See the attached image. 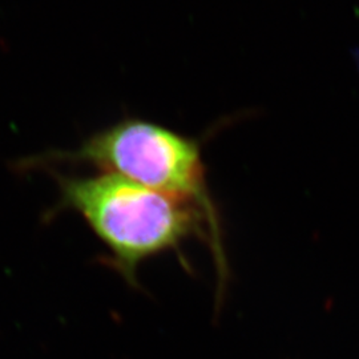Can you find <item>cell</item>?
<instances>
[{
  "label": "cell",
  "instance_id": "1",
  "mask_svg": "<svg viewBox=\"0 0 359 359\" xmlns=\"http://www.w3.org/2000/svg\"><path fill=\"white\" fill-rule=\"evenodd\" d=\"M46 170L59 188L51 215L69 209L84 218L108 248L109 265L133 287L144 261L175 252L188 268L181 253L188 240L205 238L212 248L205 216L184 201L108 173L69 176L52 168Z\"/></svg>",
  "mask_w": 359,
  "mask_h": 359
},
{
  "label": "cell",
  "instance_id": "2",
  "mask_svg": "<svg viewBox=\"0 0 359 359\" xmlns=\"http://www.w3.org/2000/svg\"><path fill=\"white\" fill-rule=\"evenodd\" d=\"M55 164L90 165L197 208L208 219L219 281L225 283L228 269L219 216L208 188L198 139L149 120L124 117L92 133L72 151L31 156L20 160L18 168L31 170Z\"/></svg>",
  "mask_w": 359,
  "mask_h": 359
}]
</instances>
